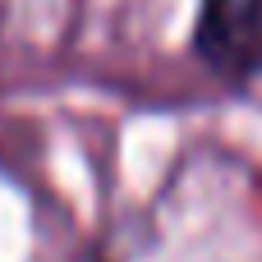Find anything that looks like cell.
Returning a JSON list of instances; mask_svg holds the SVG:
<instances>
[{
    "instance_id": "obj_1",
    "label": "cell",
    "mask_w": 262,
    "mask_h": 262,
    "mask_svg": "<svg viewBox=\"0 0 262 262\" xmlns=\"http://www.w3.org/2000/svg\"><path fill=\"white\" fill-rule=\"evenodd\" d=\"M193 55L226 83L262 69V0H198Z\"/></svg>"
}]
</instances>
